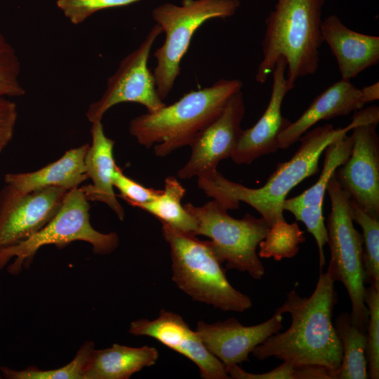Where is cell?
Wrapping results in <instances>:
<instances>
[{
  "label": "cell",
  "mask_w": 379,
  "mask_h": 379,
  "mask_svg": "<svg viewBox=\"0 0 379 379\" xmlns=\"http://www.w3.org/2000/svg\"><path fill=\"white\" fill-rule=\"evenodd\" d=\"M94 349L93 341L84 342L73 359L58 368L41 370L29 366L25 369L16 370L3 366L0 367V371L8 379H85L87 366Z\"/></svg>",
  "instance_id": "484cf974"
},
{
  "label": "cell",
  "mask_w": 379,
  "mask_h": 379,
  "mask_svg": "<svg viewBox=\"0 0 379 379\" xmlns=\"http://www.w3.org/2000/svg\"><path fill=\"white\" fill-rule=\"evenodd\" d=\"M364 105L361 89L341 79L319 95L297 120L280 133L279 149L288 148L318 121L348 115Z\"/></svg>",
  "instance_id": "d6986e66"
},
{
  "label": "cell",
  "mask_w": 379,
  "mask_h": 379,
  "mask_svg": "<svg viewBox=\"0 0 379 379\" xmlns=\"http://www.w3.org/2000/svg\"><path fill=\"white\" fill-rule=\"evenodd\" d=\"M230 378L234 379H294L295 366L283 361L275 368L263 373H251L245 371L238 364L226 368Z\"/></svg>",
  "instance_id": "1f68e13d"
},
{
  "label": "cell",
  "mask_w": 379,
  "mask_h": 379,
  "mask_svg": "<svg viewBox=\"0 0 379 379\" xmlns=\"http://www.w3.org/2000/svg\"><path fill=\"white\" fill-rule=\"evenodd\" d=\"M282 320V314L274 312L267 321L253 326H244L235 318L213 324L199 321L195 331L207 350L227 368L248 361L258 345L281 331Z\"/></svg>",
  "instance_id": "9a60e30c"
},
{
  "label": "cell",
  "mask_w": 379,
  "mask_h": 379,
  "mask_svg": "<svg viewBox=\"0 0 379 379\" xmlns=\"http://www.w3.org/2000/svg\"><path fill=\"white\" fill-rule=\"evenodd\" d=\"M90 205L80 187L70 190L59 210L40 230L25 241L0 251V270L14 259L8 267L13 275L28 269L38 250L46 245L64 247L71 242L82 241L92 246L93 252L107 255L119 246L117 233H102L90 222Z\"/></svg>",
  "instance_id": "52a82bcc"
},
{
  "label": "cell",
  "mask_w": 379,
  "mask_h": 379,
  "mask_svg": "<svg viewBox=\"0 0 379 379\" xmlns=\"http://www.w3.org/2000/svg\"><path fill=\"white\" fill-rule=\"evenodd\" d=\"M294 379H336V376L326 368L306 365L295 366Z\"/></svg>",
  "instance_id": "836d02e7"
},
{
  "label": "cell",
  "mask_w": 379,
  "mask_h": 379,
  "mask_svg": "<svg viewBox=\"0 0 379 379\" xmlns=\"http://www.w3.org/2000/svg\"><path fill=\"white\" fill-rule=\"evenodd\" d=\"M286 72V62L281 57L272 72L273 81L267 107L254 126L242 131L230 157L235 164H251L279 149V135L291 124L282 116V102L286 93L294 88L288 82Z\"/></svg>",
  "instance_id": "e0dca14e"
},
{
  "label": "cell",
  "mask_w": 379,
  "mask_h": 379,
  "mask_svg": "<svg viewBox=\"0 0 379 379\" xmlns=\"http://www.w3.org/2000/svg\"><path fill=\"white\" fill-rule=\"evenodd\" d=\"M161 224L171 250L172 280L180 290L196 301L223 311L241 312L252 307L250 297L229 282L210 241Z\"/></svg>",
  "instance_id": "5b68a950"
},
{
  "label": "cell",
  "mask_w": 379,
  "mask_h": 379,
  "mask_svg": "<svg viewBox=\"0 0 379 379\" xmlns=\"http://www.w3.org/2000/svg\"><path fill=\"white\" fill-rule=\"evenodd\" d=\"M378 122L364 123L351 130V153L334 173L350 199L376 219H379Z\"/></svg>",
  "instance_id": "8fae6325"
},
{
  "label": "cell",
  "mask_w": 379,
  "mask_h": 379,
  "mask_svg": "<svg viewBox=\"0 0 379 379\" xmlns=\"http://www.w3.org/2000/svg\"><path fill=\"white\" fill-rule=\"evenodd\" d=\"M362 100L364 104L379 99V82L361 88Z\"/></svg>",
  "instance_id": "e575fe53"
},
{
  "label": "cell",
  "mask_w": 379,
  "mask_h": 379,
  "mask_svg": "<svg viewBox=\"0 0 379 379\" xmlns=\"http://www.w3.org/2000/svg\"><path fill=\"white\" fill-rule=\"evenodd\" d=\"M114 187L119 191L117 196L122 198L128 204L134 207L153 201L162 192L160 190L148 188L133 180L124 174L122 170L117 165L112 176Z\"/></svg>",
  "instance_id": "4dcf8cb0"
},
{
  "label": "cell",
  "mask_w": 379,
  "mask_h": 379,
  "mask_svg": "<svg viewBox=\"0 0 379 379\" xmlns=\"http://www.w3.org/2000/svg\"><path fill=\"white\" fill-rule=\"evenodd\" d=\"M242 86L239 79H220L211 86L188 92L171 105L133 119L129 133L140 145L153 146L157 157L168 156L190 146Z\"/></svg>",
  "instance_id": "277c9868"
},
{
  "label": "cell",
  "mask_w": 379,
  "mask_h": 379,
  "mask_svg": "<svg viewBox=\"0 0 379 379\" xmlns=\"http://www.w3.org/2000/svg\"><path fill=\"white\" fill-rule=\"evenodd\" d=\"M185 189L173 176L165 179L164 189L153 201L139 208L149 213L161 222L180 231L195 235L197 222L195 218L181 205Z\"/></svg>",
  "instance_id": "cb8c5ba5"
},
{
  "label": "cell",
  "mask_w": 379,
  "mask_h": 379,
  "mask_svg": "<svg viewBox=\"0 0 379 379\" xmlns=\"http://www.w3.org/2000/svg\"><path fill=\"white\" fill-rule=\"evenodd\" d=\"M17 117L15 103L0 97V154L13 138Z\"/></svg>",
  "instance_id": "d6a6232c"
},
{
  "label": "cell",
  "mask_w": 379,
  "mask_h": 379,
  "mask_svg": "<svg viewBox=\"0 0 379 379\" xmlns=\"http://www.w3.org/2000/svg\"><path fill=\"white\" fill-rule=\"evenodd\" d=\"M183 206L197 220L195 235L211 239L216 256L226 269L247 272L258 280L264 276L257 248L270 226L262 218L247 213L241 219L234 218L214 199L200 206L191 203Z\"/></svg>",
  "instance_id": "9c48e42d"
},
{
  "label": "cell",
  "mask_w": 379,
  "mask_h": 379,
  "mask_svg": "<svg viewBox=\"0 0 379 379\" xmlns=\"http://www.w3.org/2000/svg\"><path fill=\"white\" fill-rule=\"evenodd\" d=\"M353 221L362 230L365 284L379 288V219H376L350 199Z\"/></svg>",
  "instance_id": "4316f807"
},
{
  "label": "cell",
  "mask_w": 379,
  "mask_h": 379,
  "mask_svg": "<svg viewBox=\"0 0 379 379\" xmlns=\"http://www.w3.org/2000/svg\"><path fill=\"white\" fill-rule=\"evenodd\" d=\"M20 72L17 53L0 32V97H19L25 94L19 81Z\"/></svg>",
  "instance_id": "f1b7e54d"
},
{
  "label": "cell",
  "mask_w": 379,
  "mask_h": 379,
  "mask_svg": "<svg viewBox=\"0 0 379 379\" xmlns=\"http://www.w3.org/2000/svg\"><path fill=\"white\" fill-rule=\"evenodd\" d=\"M239 0H182L181 6L164 4L152 11V17L165 33L164 44L153 54L157 65L153 76L157 92L164 100L180 72V61L191 39L206 21L233 15Z\"/></svg>",
  "instance_id": "ba28073f"
},
{
  "label": "cell",
  "mask_w": 379,
  "mask_h": 379,
  "mask_svg": "<svg viewBox=\"0 0 379 379\" xmlns=\"http://www.w3.org/2000/svg\"><path fill=\"white\" fill-rule=\"evenodd\" d=\"M335 281L319 271L316 287L310 297L301 296L295 289L275 312L288 313L291 324L284 332L267 338L251 352L258 360L274 357L295 366H319L332 371L338 379L343 359V348L332 321L337 302Z\"/></svg>",
  "instance_id": "7a4b0ae2"
},
{
  "label": "cell",
  "mask_w": 379,
  "mask_h": 379,
  "mask_svg": "<svg viewBox=\"0 0 379 379\" xmlns=\"http://www.w3.org/2000/svg\"><path fill=\"white\" fill-rule=\"evenodd\" d=\"M161 32L156 24L140 46L121 61L109 77L102 95L88 106L86 116L90 122L101 121L108 109L121 102L140 104L147 112H157L166 105L159 95L153 74L147 67L151 48Z\"/></svg>",
  "instance_id": "30bf717a"
},
{
  "label": "cell",
  "mask_w": 379,
  "mask_h": 379,
  "mask_svg": "<svg viewBox=\"0 0 379 379\" xmlns=\"http://www.w3.org/2000/svg\"><path fill=\"white\" fill-rule=\"evenodd\" d=\"M364 302L368 308V321L366 328L368 376L379 378V288L370 286L366 288Z\"/></svg>",
  "instance_id": "83f0119b"
},
{
  "label": "cell",
  "mask_w": 379,
  "mask_h": 379,
  "mask_svg": "<svg viewBox=\"0 0 379 379\" xmlns=\"http://www.w3.org/2000/svg\"><path fill=\"white\" fill-rule=\"evenodd\" d=\"M141 0H57V6L74 25L82 23L93 13L128 6Z\"/></svg>",
  "instance_id": "f546056e"
},
{
  "label": "cell",
  "mask_w": 379,
  "mask_h": 379,
  "mask_svg": "<svg viewBox=\"0 0 379 379\" xmlns=\"http://www.w3.org/2000/svg\"><path fill=\"white\" fill-rule=\"evenodd\" d=\"M89 144H84L69 149L59 159L35 171L7 173L6 185L19 195L47 187H78L88 178L84 159Z\"/></svg>",
  "instance_id": "44dd1931"
},
{
  "label": "cell",
  "mask_w": 379,
  "mask_h": 379,
  "mask_svg": "<svg viewBox=\"0 0 379 379\" xmlns=\"http://www.w3.org/2000/svg\"><path fill=\"white\" fill-rule=\"evenodd\" d=\"M321 33L336 59L341 79L350 80L379 62V37L355 32L335 15L322 20Z\"/></svg>",
  "instance_id": "ac0fdd59"
},
{
  "label": "cell",
  "mask_w": 379,
  "mask_h": 379,
  "mask_svg": "<svg viewBox=\"0 0 379 379\" xmlns=\"http://www.w3.org/2000/svg\"><path fill=\"white\" fill-rule=\"evenodd\" d=\"M333 324L343 348L338 379L368 378L366 331L357 326L347 312L340 313Z\"/></svg>",
  "instance_id": "603a6c76"
},
{
  "label": "cell",
  "mask_w": 379,
  "mask_h": 379,
  "mask_svg": "<svg viewBox=\"0 0 379 379\" xmlns=\"http://www.w3.org/2000/svg\"><path fill=\"white\" fill-rule=\"evenodd\" d=\"M352 147L351 135L340 137L327 146L324 152L323 168L317 181L300 194L286 199L283 205L284 211H288L297 220L303 222L315 239L319 250V270H322L326 263L324 246L328 241L322 208L324 197L329 180L347 159Z\"/></svg>",
  "instance_id": "2e32d148"
},
{
  "label": "cell",
  "mask_w": 379,
  "mask_h": 379,
  "mask_svg": "<svg viewBox=\"0 0 379 379\" xmlns=\"http://www.w3.org/2000/svg\"><path fill=\"white\" fill-rule=\"evenodd\" d=\"M69 191L47 187L19 195L5 185L0 192V251L25 241L44 227Z\"/></svg>",
  "instance_id": "7c38bea8"
},
{
  "label": "cell",
  "mask_w": 379,
  "mask_h": 379,
  "mask_svg": "<svg viewBox=\"0 0 379 379\" xmlns=\"http://www.w3.org/2000/svg\"><path fill=\"white\" fill-rule=\"evenodd\" d=\"M158 350L149 346L139 347L113 344L95 350L91 356L85 379H128L143 368L154 365Z\"/></svg>",
  "instance_id": "7402d4cb"
},
{
  "label": "cell",
  "mask_w": 379,
  "mask_h": 379,
  "mask_svg": "<svg viewBox=\"0 0 379 379\" xmlns=\"http://www.w3.org/2000/svg\"><path fill=\"white\" fill-rule=\"evenodd\" d=\"M324 3L325 0H277L265 20L257 82H266L281 57L286 62L287 81L293 87L299 78L317 71L324 42L321 25Z\"/></svg>",
  "instance_id": "3957f363"
},
{
  "label": "cell",
  "mask_w": 379,
  "mask_h": 379,
  "mask_svg": "<svg viewBox=\"0 0 379 379\" xmlns=\"http://www.w3.org/2000/svg\"><path fill=\"white\" fill-rule=\"evenodd\" d=\"M304 232L296 222L288 223L285 220L272 224L264 239L260 242L258 256L272 258L279 261L297 255L300 245L305 241Z\"/></svg>",
  "instance_id": "d4e9b609"
},
{
  "label": "cell",
  "mask_w": 379,
  "mask_h": 379,
  "mask_svg": "<svg viewBox=\"0 0 379 379\" xmlns=\"http://www.w3.org/2000/svg\"><path fill=\"white\" fill-rule=\"evenodd\" d=\"M326 192L331 201V211L326 220L327 244L330 248L326 272L334 281L343 284L351 302L352 319L366 331L368 312L364 302L362 236L353 225L350 197L340 186L335 174L329 180Z\"/></svg>",
  "instance_id": "8992f818"
},
{
  "label": "cell",
  "mask_w": 379,
  "mask_h": 379,
  "mask_svg": "<svg viewBox=\"0 0 379 379\" xmlns=\"http://www.w3.org/2000/svg\"><path fill=\"white\" fill-rule=\"evenodd\" d=\"M91 133L92 142L86 154L84 165L92 183L80 189L88 201L105 204L123 220L124 209L117 201L112 182L117 166L113 156L114 141L106 136L101 121L92 123Z\"/></svg>",
  "instance_id": "ffe728a7"
},
{
  "label": "cell",
  "mask_w": 379,
  "mask_h": 379,
  "mask_svg": "<svg viewBox=\"0 0 379 379\" xmlns=\"http://www.w3.org/2000/svg\"><path fill=\"white\" fill-rule=\"evenodd\" d=\"M128 332L135 336L154 338L185 356L197 366L204 379L230 378L222 363L207 350L196 331L176 313L161 310L158 317L153 320L133 321Z\"/></svg>",
  "instance_id": "5bb4252c"
},
{
  "label": "cell",
  "mask_w": 379,
  "mask_h": 379,
  "mask_svg": "<svg viewBox=\"0 0 379 379\" xmlns=\"http://www.w3.org/2000/svg\"><path fill=\"white\" fill-rule=\"evenodd\" d=\"M375 119V111L368 107L354 112L352 121L345 127L335 128L328 124L307 131L299 139L300 145L293 157L278 164L259 188H249L231 181L217 170L199 177L198 187L227 211L238 208L241 201L248 204L270 227L277 220H285L283 205L288 194L302 180L317 173L319 159L327 146L355 126Z\"/></svg>",
  "instance_id": "6da1fadb"
},
{
  "label": "cell",
  "mask_w": 379,
  "mask_h": 379,
  "mask_svg": "<svg viewBox=\"0 0 379 379\" xmlns=\"http://www.w3.org/2000/svg\"><path fill=\"white\" fill-rule=\"evenodd\" d=\"M244 114L241 90L229 99L219 116L191 144V157L178 171V178L190 179L206 175L217 170L221 160L231 157L243 131L241 124Z\"/></svg>",
  "instance_id": "4fadbf2b"
}]
</instances>
